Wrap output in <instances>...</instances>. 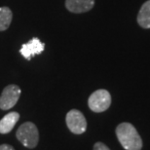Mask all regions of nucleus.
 I'll list each match as a JSON object with an SVG mask.
<instances>
[{
	"label": "nucleus",
	"instance_id": "11",
	"mask_svg": "<svg viewBox=\"0 0 150 150\" xmlns=\"http://www.w3.org/2000/svg\"><path fill=\"white\" fill-rule=\"evenodd\" d=\"M94 150H110L107 146L103 142H97L94 145Z\"/></svg>",
	"mask_w": 150,
	"mask_h": 150
},
{
	"label": "nucleus",
	"instance_id": "3",
	"mask_svg": "<svg viewBox=\"0 0 150 150\" xmlns=\"http://www.w3.org/2000/svg\"><path fill=\"white\" fill-rule=\"evenodd\" d=\"M111 104V96L106 90L100 89L94 92L88 100L90 109L94 112H103L109 108Z\"/></svg>",
	"mask_w": 150,
	"mask_h": 150
},
{
	"label": "nucleus",
	"instance_id": "1",
	"mask_svg": "<svg viewBox=\"0 0 150 150\" xmlns=\"http://www.w3.org/2000/svg\"><path fill=\"white\" fill-rule=\"evenodd\" d=\"M116 136L126 150H142V140L137 129L130 123H121L116 128Z\"/></svg>",
	"mask_w": 150,
	"mask_h": 150
},
{
	"label": "nucleus",
	"instance_id": "10",
	"mask_svg": "<svg viewBox=\"0 0 150 150\" xmlns=\"http://www.w3.org/2000/svg\"><path fill=\"white\" fill-rule=\"evenodd\" d=\"M13 14L10 8L0 7V31L6 30L11 25Z\"/></svg>",
	"mask_w": 150,
	"mask_h": 150
},
{
	"label": "nucleus",
	"instance_id": "7",
	"mask_svg": "<svg viewBox=\"0 0 150 150\" xmlns=\"http://www.w3.org/2000/svg\"><path fill=\"white\" fill-rule=\"evenodd\" d=\"M95 0H67L65 7L69 12L75 14L85 13L94 7Z\"/></svg>",
	"mask_w": 150,
	"mask_h": 150
},
{
	"label": "nucleus",
	"instance_id": "8",
	"mask_svg": "<svg viewBox=\"0 0 150 150\" xmlns=\"http://www.w3.org/2000/svg\"><path fill=\"white\" fill-rule=\"evenodd\" d=\"M20 119L18 112H10L0 120V134H8L13 130L15 125Z\"/></svg>",
	"mask_w": 150,
	"mask_h": 150
},
{
	"label": "nucleus",
	"instance_id": "4",
	"mask_svg": "<svg viewBox=\"0 0 150 150\" xmlns=\"http://www.w3.org/2000/svg\"><path fill=\"white\" fill-rule=\"evenodd\" d=\"M67 128L69 129L71 133L75 134H84L87 130V121L83 113L77 109H72L67 114Z\"/></svg>",
	"mask_w": 150,
	"mask_h": 150
},
{
	"label": "nucleus",
	"instance_id": "2",
	"mask_svg": "<svg viewBox=\"0 0 150 150\" xmlns=\"http://www.w3.org/2000/svg\"><path fill=\"white\" fill-rule=\"evenodd\" d=\"M17 139L28 148H34L39 140L38 129L33 123L25 122L17 131Z\"/></svg>",
	"mask_w": 150,
	"mask_h": 150
},
{
	"label": "nucleus",
	"instance_id": "12",
	"mask_svg": "<svg viewBox=\"0 0 150 150\" xmlns=\"http://www.w3.org/2000/svg\"><path fill=\"white\" fill-rule=\"evenodd\" d=\"M0 150H15L13 146L9 144H1L0 145Z\"/></svg>",
	"mask_w": 150,
	"mask_h": 150
},
{
	"label": "nucleus",
	"instance_id": "5",
	"mask_svg": "<svg viewBox=\"0 0 150 150\" xmlns=\"http://www.w3.org/2000/svg\"><path fill=\"white\" fill-rule=\"evenodd\" d=\"M21 89L17 85H8L0 96V108L2 110L11 109L16 105L21 96Z\"/></svg>",
	"mask_w": 150,
	"mask_h": 150
},
{
	"label": "nucleus",
	"instance_id": "9",
	"mask_svg": "<svg viewBox=\"0 0 150 150\" xmlns=\"http://www.w3.org/2000/svg\"><path fill=\"white\" fill-rule=\"evenodd\" d=\"M137 23L142 28H150V0L142 6L137 15Z\"/></svg>",
	"mask_w": 150,
	"mask_h": 150
},
{
	"label": "nucleus",
	"instance_id": "6",
	"mask_svg": "<svg viewBox=\"0 0 150 150\" xmlns=\"http://www.w3.org/2000/svg\"><path fill=\"white\" fill-rule=\"evenodd\" d=\"M44 49H45L44 43H42L38 38H32L26 44L23 45L20 50V53L22 54L25 59L30 61L34 56L39 55V54L43 52Z\"/></svg>",
	"mask_w": 150,
	"mask_h": 150
}]
</instances>
